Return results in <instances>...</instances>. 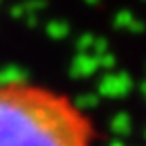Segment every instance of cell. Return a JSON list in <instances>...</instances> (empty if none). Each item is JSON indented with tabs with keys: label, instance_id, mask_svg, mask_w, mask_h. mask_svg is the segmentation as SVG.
Listing matches in <instances>:
<instances>
[{
	"label": "cell",
	"instance_id": "6da1fadb",
	"mask_svg": "<svg viewBox=\"0 0 146 146\" xmlns=\"http://www.w3.org/2000/svg\"><path fill=\"white\" fill-rule=\"evenodd\" d=\"M94 123L67 94L0 82V146H94Z\"/></svg>",
	"mask_w": 146,
	"mask_h": 146
}]
</instances>
